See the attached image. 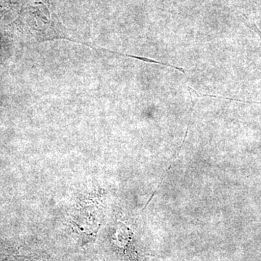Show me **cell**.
I'll return each mask as SVG.
<instances>
[{
	"label": "cell",
	"instance_id": "obj_1",
	"mask_svg": "<svg viewBox=\"0 0 261 261\" xmlns=\"http://www.w3.org/2000/svg\"><path fill=\"white\" fill-rule=\"evenodd\" d=\"M3 261H41L33 257L25 256H13L5 259Z\"/></svg>",
	"mask_w": 261,
	"mask_h": 261
}]
</instances>
